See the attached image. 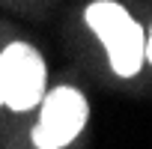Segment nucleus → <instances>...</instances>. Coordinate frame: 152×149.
Masks as SVG:
<instances>
[{"label":"nucleus","instance_id":"1","mask_svg":"<svg viewBox=\"0 0 152 149\" xmlns=\"http://www.w3.org/2000/svg\"><path fill=\"white\" fill-rule=\"evenodd\" d=\"M87 24L96 30V36L102 39V45L107 48L110 66L116 74L131 78L140 72L146 54V36L140 30V24L113 0H96L87 9Z\"/></svg>","mask_w":152,"mask_h":149},{"label":"nucleus","instance_id":"2","mask_svg":"<svg viewBox=\"0 0 152 149\" xmlns=\"http://www.w3.org/2000/svg\"><path fill=\"white\" fill-rule=\"evenodd\" d=\"M42 90H45L42 57L30 45L12 42L0 54V93H3V104H9L12 110H30L42 99Z\"/></svg>","mask_w":152,"mask_h":149},{"label":"nucleus","instance_id":"3","mask_svg":"<svg viewBox=\"0 0 152 149\" xmlns=\"http://www.w3.org/2000/svg\"><path fill=\"white\" fill-rule=\"evenodd\" d=\"M87 113H90L87 102L78 90H72V87L54 90L42 104L39 125L33 128V143L39 149H60V146L72 143L81 134Z\"/></svg>","mask_w":152,"mask_h":149},{"label":"nucleus","instance_id":"4","mask_svg":"<svg viewBox=\"0 0 152 149\" xmlns=\"http://www.w3.org/2000/svg\"><path fill=\"white\" fill-rule=\"evenodd\" d=\"M143 54H146V60L152 63V33L146 36V48H143Z\"/></svg>","mask_w":152,"mask_h":149},{"label":"nucleus","instance_id":"5","mask_svg":"<svg viewBox=\"0 0 152 149\" xmlns=\"http://www.w3.org/2000/svg\"><path fill=\"white\" fill-rule=\"evenodd\" d=\"M0 104H3V93H0Z\"/></svg>","mask_w":152,"mask_h":149}]
</instances>
